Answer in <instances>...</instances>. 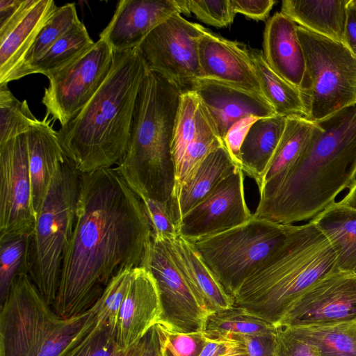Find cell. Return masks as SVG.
<instances>
[{"label": "cell", "mask_w": 356, "mask_h": 356, "mask_svg": "<svg viewBox=\"0 0 356 356\" xmlns=\"http://www.w3.org/2000/svg\"><path fill=\"white\" fill-rule=\"evenodd\" d=\"M152 236L141 200L115 167L81 173L53 309L65 318L90 309L115 277L143 266Z\"/></svg>", "instance_id": "6da1fadb"}, {"label": "cell", "mask_w": 356, "mask_h": 356, "mask_svg": "<svg viewBox=\"0 0 356 356\" xmlns=\"http://www.w3.org/2000/svg\"><path fill=\"white\" fill-rule=\"evenodd\" d=\"M356 179V103L315 122L307 145L253 216L283 225L313 218Z\"/></svg>", "instance_id": "7a4b0ae2"}, {"label": "cell", "mask_w": 356, "mask_h": 356, "mask_svg": "<svg viewBox=\"0 0 356 356\" xmlns=\"http://www.w3.org/2000/svg\"><path fill=\"white\" fill-rule=\"evenodd\" d=\"M147 72L136 48L114 52L111 71L99 90L56 131L65 156L81 173L111 168L124 156L136 99Z\"/></svg>", "instance_id": "3957f363"}, {"label": "cell", "mask_w": 356, "mask_h": 356, "mask_svg": "<svg viewBox=\"0 0 356 356\" xmlns=\"http://www.w3.org/2000/svg\"><path fill=\"white\" fill-rule=\"evenodd\" d=\"M340 272L336 254L310 220L292 225L280 247L234 296V305L277 326L312 287Z\"/></svg>", "instance_id": "277c9868"}, {"label": "cell", "mask_w": 356, "mask_h": 356, "mask_svg": "<svg viewBox=\"0 0 356 356\" xmlns=\"http://www.w3.org/2000/svg\"><path fill=\"white\" fill-rule=\"evenodd\" d=\"M181 92L148 70L136 99L127 152L115 167L139 197L171 206L175 177L171 143Z\"/></svg>", "instance_id": "5b68a950"}, {"label": "cell", "mask_w": 356, "mask_h": 356, "mask_svg": "<svg viewBox=\"0 0 356 356\" xmlns=\"http://www.w3.org/2000/svg\"><path fill=\"white\" fill-rule=\"evenodd\" d=\"M94 311L58 315L27 273L14 279L1 304L0 356H64L96 323Z\"/></svg>", "instance_id": "8992f818"}, {"label": "cell", "mask_w": 356, "mask_h": 356, "mask_svg": "<svg viewBox=\"0 0 356 356\" xmlns=\"http://www.w3.org/2000/svg\"><path fill=\"white\" fill-rule=\"evenodd\" d=\"M81 172L66 157L56 171L36 215L28 250V275L52 307L59 286L63 261L73 234Z\"/></svg>", "instance_id": "52a82bcc"}, {"label": "cell", "mask_w": 356, "mask_h": 356, "mask_svg": "<svg viewBox=\"0 0 356 356\" xmlns=\"http://www.w3.org/2000/svg\"><path fill=\"white\" fill-rule=\"evenodd\" d=\"M292 225L253 216L241 225L192 243L233 298L241 285L284 242Z\"/></svg>", "instance_id": "ba28073f"}, {"label": "cell", "mask_w": 356, "mask_h": 356, "mask_svg": "<svg viewBox=\"0 0 356 356\" xmlns=\"http://www.w3.org/2000/svg\"><path fill=\"white\" fill-rule=\"evenodd\" d=\"M306 70L299 89L306 118L316 122L356 103V57L345 44L300 26Z\"/></svg>", "instance_id": "9c48e42d"}, {"label": "cell", "mask_w": 356, "mask_h": 356, "mask_svg": "<svg viewBox=\"0 0 356 356\" xmlns=\"http://www.w3.org/2000/svg\"><path fill=\"white\" fill-rule=\"evenodd\" d=\"M206 28L176 13L153 29L136 47L148 70L156 72L181 92L202 78L199 42Z\"/></svg>", "instance_id": "30bf717a"}, {"label": "cell", "mask_w": 356, "mask_h": 356, "mask_svg": "<svg viewBox=\"0 0 356 356\" xmlns=\"http://www.w3.org/2000/svg\"><path fill=\"white\" fill-rule=\"evenodd\" d=\"M142 266L156 282L161 306L158 323L172 332H203L209 312L174 259L166 238L152 236Z\"/></svg>", "instance_id": "8fae6325"}, {"label": "cell", "mask_w": 356, "mask_h": 356, "mask_svg": "<svg viewBox=\"0 0 356 356\" xmlns=\"http://www.w3.org/2000/svg\"><path fill=\"white\" fill-rule=\"evenodd\" d=\"M114 51L99 39L76 60L50 76L42 103L48 116L63 127L92 98L108 76Z\"/></svg>", "instance_id": "7c38bea8"}, {"label": "cell", "mask_w": 356, "mask_h": 356, "mask_svg": "<svg viewBox=\"0 0 356 356\" xmlns=\"http://www.w3.org/2000/svg\"><path fill=\"white\" fill-rule=\"evenodd\" d=\"M35 220L24 134L0 145V242L31 236Z\"/></svg>", "instance_id": "4fadbf2b"}, {"label": "cell", "mask_w": 356, "mask_h": 356, "mask_svg": "<svg viewBox=\"0 0 356 356\" xmlns=\"http://www.w3.org/2000/svg\"><path fill=\"white\" fill-rule=\"evenodd\" d=\"M252 217L245 197L244 172L239 168L183 216L178 233L193 242L241 225Z\"/></svg>", "instance_id": "5bb4252c"}, {"label": "cell", "mask_w": 356, "mask_h": 356, "mask_svg": "<svg viewBox=\"0 0 356 356\" xmlns=\"http://www.w3.org/2000/svg\"><path fill=\"white\" fill-rule=\"evenodd\" d=\"M356 320V277L338 272L317 283L290 307L277 326L335 324Z\"/></svg>", "instance_id": "9a60e30c"}, {"label": "cell", "mask_w": 356, "mask_h": 356, "mask_svg": "<svg viewBox=\"0 0 356 356\" xmlns=\"http://www.w3.org/2000/svg\"><path fill=\"white\" fill-rule=\"evenodd\" d=\"M191 90L197 94L202 108L222 140L231 126L243 118L276 115L263 96L222 81L200 78L194 82Z\"/></svg>", "instance_id": "2e32d148"}, {"label": "cell", "mask_w": 356, "mask_h": 356, "mask_svg": "<svg viewBox=\"0 0 356 356\" xmlns=\"http://www.w3.org/2000/svg\"><path fill=\"white\" fill-rule=\"evenodd\" d=\"M180 13L177 0H120L99 39L114 52L136 48L157 26Z\"/></svg>", "instance_id": "e0dca14e"}, {"label": "cell", "mask_w": 356, "mask_h": 356, "mask_svg": "<svg viewBox=\"0 0 356 356\" xmlns=\"http://www.w3.org/2000/svg\"><path fill=\"white\" fill-rule=\"evenodd\" d=\"M199 56L202 78L222 81L264 97L245 44L226 39L207 29L199 42Z\"/></svg>", "instance_id": "ac0fdd59"}, {"label": "cell", "mask_w": 356, "mask_h": 356, "mask_svg": "<svg viewBox=\"0 0 356 356\" xmlns=\"http://www.w3.org/2000/svg\"><path fill=\"white\" fill-rule=\"evenodd\" d=\"M161 306L156 280L143 266L134 268L120 311L116 341L119 347L136 343L159 323Z\"/></svg>", "instance_id": "d6986e66"}, {"label": "cell", "mask_w": 356, "mask_h": 356, "mask_svg": "<svg viewBox=\"0 0 356 356\" xmlns=\"http://www.w3.org/2000/svg\"><path fill=\"white\" fill-rule=\"evenodd\" d=\"M297 27L293 21L281 12L273 15L266 22L263 53L275 72L300 89L306 65Z\"/></svg>", "instance_id": "ffe728a7"}, {"label": "cell", "mask_w": 356, "mask_h": 356, "mask_svg": "<svg viewBox=\"0 0 356 356\" xmlns=\"http://www.w3.org/2000/svg\"><path fill=\"white\" fill-rule=\"evenodd\" d=\"M51 120L46 115L32 124L26 133L31 198L35 216L56 171L66 158Z\"/></svg>", "instance_id": "44dd1931"}, {"label": "cell", "mask_w": 356, "mask_h": 356, "mask_svg": "<svg viewBox=\"0 0 356 356\" xmlns=\"http://www.w3.org/2000/svg\"><path fill=\"white\" fill-rule=\"evenodd\" d=\"M57 8L53 0H35L23 18L0 38V85L14 81L26 55Z\"/></svg>", "instance_id": "7402d4cb"}, {"label": "cell", "mask_w": 356, "mask_h": 356, "mask_svg": "<svg viewBox=\"0 0 356 356\" xmlns=\"http://www.w3.org/2000/svg\"><path fill=\"white\" fill-rule=\"evenodd\" d=\"M166 239L174 259L209 314L234 306L233 298L226 292L192 242L180 234Z\"/></svg>", "instance_id": "603a6c76"}, {"label": "cell", "mask_w": 356, "mask_h": 356, "mask_svg": "<svg viewBox=\"0 0 356 356\" xmlns=\"http://www.w3.org/2000/svg\"><path fill=\"white\" fill-rule=\"evenodd\" d=\"M350 0H284L281 13L297 25L344 44L347 8Z\"/></svg>", "instance_id": "cb8c5ba5"}, {"label": "cell", "mask_w": 356, "mask_h": 356, "mask_svg": "<svg viewBox=\"0 0 356 356\" xmlns=\"http://www.w3.org/2000/svg\"><path fill=\"white\" fill-rule=\"evenodd\" d=\"M332 245L340 271L356 272V209L334 202L311 220Z\"/></svg>", "instance_id": "d4e9b609"}, {"label": "cell", "mask_w": 356, "mask_h": 356, "mask_svg": "<svg viewBox=\"0 0 356 356\" xmlns=\"http://www.w3.org/2000/svg\"><path fill=\"white\" fill-rule=\"evenodd\" d=\"M286 117L275 115L261 118L250 127L241 149V166L244 173L261 186L285 129Z\"/></svg>", "instance_id": "484cf974"}, {"label": "cell", "mask_w": 356, "mask_h": 356, "mask_svg": "<svg viewBox=\"0 0 356 356\" xmlns=\"http://www.w3.org/2000/svg\"><path fill=\"white\" fill-rule=\"evenodd\" d=\"M315 122L305 117H286L285 129L259 188V200L268 197L303 152L312 137Z\"/></svg>", "instance_id": "4316f807"}, {"label": "cell", "mask_w": 356, "mask_h": 356, "mask_svg": "<svg viewBox=\"0 0 356 356\" xmlns=\"http://www.w3.org/2000/svg\"><path fill=\"white\" fill-rule=\"evenodd\" d=\"M239 168L224 145L210 153L180 193L177 227L186 213L208 196L221 181Z\"/></svg>", "instance_id": "83f0119b"}, {"label": "cell", "mask_w": 356, "mask_h": 356, "mask_svg": "<svg viewBox=\"0 0 356 356\" xmlns=\"http://www.w3.org/2000/svg\"><path fill=\"white\" fill-rule=\"evenodd\" d=\"M264 97L276 115L306 118L300 92L268 65L263 51L249 49Z\"/></svg>", "instance_id": "f1b7e54d"}, {"label": "cell", "mask_w": 356, "mask_h": 356, "mask_svg": "<svg viewBox=\"0 0 356 356\" xmlns=\"http://www.w3.org/2000/svg\"><path fill=\"white\" fill-rule=\"evenodd\" d=\"M222 145L224 144L222 139L215 131L200 103L197 134L188 145L175 177L172 209L177 225L178 201L183 187L193 178L207 156Z\"/></svg>", "instance_id": "f546056e"}, {"label": "cell", "mask_w": 356, "mask_h": 356, "mask_svg": "<svg viewBox=\"0 0 356 356\" xmlns=\"http://www.w3.org/2000/svg\"><path fill=\"white\" fill-rule=\"evenodd\" d=\"M284 327L294 337L316 347L321 356H356V320Z\"/></svg>", "instance_id": "4dcf8cb0"}, {"label": "cell", "mask_w": 356, "mask_h": 356, "mask_svg": "<svg viewBox=\"0 0 356 356\" xmlns=\"http://www.w3.org/2000/svg\"><path fill=\"white\" fill-rule=\"evenodd\" d=\"M95 42L81 22L58 39L27 70L26 76L39 73L47 78L67 66L91 48Z\"/></svg>", "instance_id": "1f68e13d"}, {"label": "cell", "mask_w": 356, "mask_h": 356, "mask_svg": "<svg viewBox=\"0 0 356 356\" xmlns=\"http://www.w3.org/2000/svg\"><path fill=\"white\" fill-rule=\"evenodd\" d=\"M276 327L243 308L232 306L210 313L204 334L207 338L227 335H254L275 332Z\"/></svg>", "instance_id": "d6a6232c"}, {"label": "cell", "mask_w": 356, "mask_h": 356, "mask_svg": "<svg viewBox=\"0 0 356 356\" xmlns=\"http://www.w3.org/2000/svg\"><path fill=\"white\" fill-rule=\"evenodd\" d=\"M81 23L74 3L58 7L40 31L14 80L25 76L27 70L33 63L43 56L58 39Z\"/></svg>", "instance_id": "836d02e7"}, {"label": "cell", "mask_w": 356, "mask_h": 356, "mask_svg": "<svg viewBox=\"0 0 356 356\" xmlns=\"http://www.w3.org/2000/svg\"><path fill=\"white\" fill-rule=\"evenodd\" d=\"M199 108L200 100L194 90H187L181 93L171 143L175 173L179 168L188 145L197 134Z\"/></svg>", "instance_id": "e575fe53"}, {"label": "cell", "mask_w": 356, "mask_h": 356, "mask_svg": "<svg viewBox=\"0 0 356 356\" xmlns=\"http://www.w3.org/2000/svg\"><path fill=\"white\" fill-rule=\"evenodd\" d=\"M38 120L26 100L19 101L6 84L0 85V145L26 134Z\"/></svg>", "instance_id": "d590c367"}, {"label": "cell", "mask_w": 356, "mask_h": 356, "mask_svg": "<svg viewBox=\"0 0 356 356\" xmlns=\"http://www.w3.org/2000/svg\"><path fill=\"white\" fill-rule=\"evenodd\" d=\"M31 236L0 242V302L5 300L15 277L28 274V250Z\"/></svg>", "instance_id": "8d00e7d4"}, {"label": "cell", "mask_w": 356, "mask_h": 356, "mask_svg": "<svg viewBox=\"0 0 356 356\" xmlns=\"http://www.w3.org/2000/svg\"><path fill=\"white\" fill-rule=\"evenodd\" d=\"M134 268L127 269L115 277L91 308L97 321L116 330L121 306L128 291Z\"/></svg>", "instance_id": "74e56055"}, {"label": "cell", "mask_w": 356, "mask_h": 356, "mask_svg": "<svg viewBox=\"0 0 356 356\" xmlns=\"http://www.w3.org/2000/svg\"><path fill=\"white\" fill-rule=\"evenodd\" d=\"M181 15L193 13L200 21L218 28L231 24L236 13L230 0H177Z\"/></svg>", "instance_id": "f35d334b"}, {"label": "cell", "mask_w": 356, "mask_h": 356, "mask_svg": "<svg viewBox=\"0 0 356 356\" xmlns=\"http://www.w3.org/2000/svg\"><path fill=\"white\" fill-rule=\"evenodd\" d=\"M118 347L116 330L96 321L90 332L64 356H113Z\"/></svg>", "instance_id": "ab89813d"}, {"label": "cell", "mask_w": 356, "mask_h": 356, "mask_svg": "<svg viewBox=\"0 0 356 356\" xmlns=\"http://www.w3.org/2000/svg\"><path fill=\"white\" fill-rule=\"evenodd\" d=\"M161 356H199L207 338L203 332L180 333L172 332L159 324Z\"/></svg>", "instance_id": "60d3db41"}, {"label": "cell", "mask_w": 356, "mask_h": 356, "mask_svg": "<svg viewBox=\"0 0 356 356\" xmlns=\"http://www.w3.org/2000/svg\"><path fill=\"white\" fill-rule=\"evenodd\" d=\"M139 198L144 205L149 220L152 236L161 239H170L179 234L178 227L170 203L161 202L147 197H140Z\"/></svg>", "instance_id": "b9f144b4"}, {"label": "cell", "mask_w": 356, "mask_h": 356, "mask_svg": "<svg viewBox=\"0 0 356 356\" xmlns=\"http://www.w3.org/2000/svg\"><path fill=\"white\" fill-rule=\"evenodd\" d=\"M275 356H321L314 346L291 335L284 327H276Z\"/></svg>", "instance_id": "7bdbcfd3"}, {"label": "cell", "mask_w": 356, "mask_h": 356, "mask_svg": "<svg viewBox=\"0 0 356 356\" xmlns=\"http://www.w3.org/2000/svg\"><path fill=\"white\" fill-rule=\"evenodd\" d=\"M259 119L255 116L243 118L229 129L223 138V144L235 163L241 166V149L252 124Z\"/></svg>", "instance_id": "ee69618b"}, {"label": "cell", "mask_w": 356, "mask_h": 356, "mask_svg": "<svg viewBox=\"0 0 356 356\" xmlns=\"http://www.w3.org/2000/svg\"><path fill=\"white\" fill-rule=\"evenodd\" d=\"M243 348L245 344L238 334L207 338L199 356H226Z\"/></svg>", "instance_id": "f6af8a7d"}, {"label": "cell", "mask_w": 356, "mask_h": 356, "mask_svg": "<svg viewBox=\"0 0 356 356\" xmlns=\"http://www.w3.org/2000/svg\"><path fill=\"white\" fill-rule=\"evenodd\" d=\"M233 11L254 20L266 19L273 6L274 0H230Z\"/></svg>", "instance_id": "bcb514c9"}, {"label": "cell", "mask_w": 356, "mask_h": 356, "mask_svg": "<svg viewBox=\"0 0 356 356\" xmlns=\"http://www.w3.org/2000/svg\"><path fill=\"white\" fill-rule=\"evenodd\" d=\"M238 335L243 340L248 356H275L276 331L262 334Z\"/></svg>", "instance_id": "7dc6e473"}, {"label": "cell", "mask_w": 356, "mask_h": 356, "mask_svg": "<svg viewBox=\"0 0 356 356\" xmlns=\"http://www.w3.org/2000/svg\"><path fill=\"white\" fill-rule=\"evenodd\" d=\"M161 334L158 323L141 339L140 356H161Z\"/></svg>", "instance_id": "c3c4849f"}, {"label": "cell", "mask_w": 356, "mask_h": 356, "mask_svg": "<svg viewBox=\"0 0 356 356\" xmlns=\"http://www.w3.org/2000/svg\"><path fill=\"white\" fill-rule=\"evenodd\" d=\"M344 44L356 57V4L350 0L347 8Z\"/></svg>", "instance_id": "681fc988"}, {"label": "cell", "mask_w": 356, "mask_h": 356, "mask_svg": "<svg viewBox=\"0 0 356 356\" xmlns=\"http://www.w3.org/2000/svg\"><path fill=\"white\" fill-rule=\"evenodd\" d=\"M141 340L126 348L118 347L113 356H140Z\"/></svg>", "instance_id": "f907efd6"}, {"label": "cell", "mask_w": 356, "mask_h": 356, "mask_svg": "<svg viewBox=\"0 0 356 356\" xmlns=\"http://www.w3.org/2000/svg\"><path fill=\"white\" fill-rule=\"evenodd\" d=\"M340 202L350 207L356 209V179L350 186L348 192Z\"/></svg>", "instance_id": "816d5d0a"}, {"label": "cell", "mask_w": 356, "mask_h": 356, "mask_svg": "<svg viewBox=\"0 0 356 356\" xmlns=\"http://www.w3.org/2000/svg\"><path fill=\"white\" fill-rule=\"evenodd\" d=\"M226 356H248V354L247 353L246 348H243Z\"/></svg>", "instance_id": "f5cc1de1"}, {"label": "cell", "mask_w": 356, "mask_h": 356, "mask_svg": "<svg viewBox=\"0 0 356 356\" xmlns=\"http://www.w3.org/2000/svg\"><path fill=\"white\" fill-rule=\"evenodd\" d=\"M354 1H355V4H356V0H354Z\"/></svg>", "instance_id": "db71d44e"}, {"label": "cell", "mask_w": 356, "mask_h": 356, "mask_svg": "<svg viewBox=\"0 0 356 356\" xmlns=\"http://www.w3.org/2000/svg\"><path fill=\"white\" fill-rule=\"evenodd\" d=\"M354 274H355V277H356V272H355Z\"/></svg>", "instance_id": "11a10c76"}]
</instances>
